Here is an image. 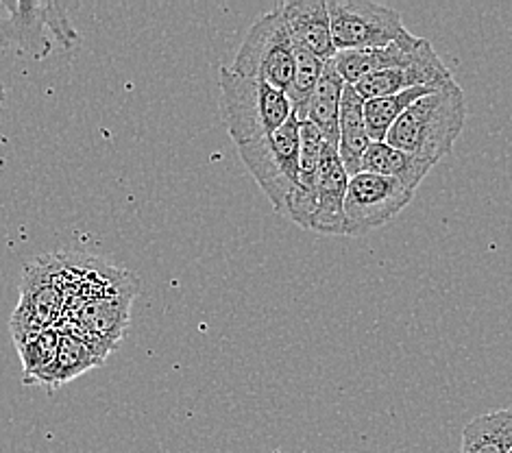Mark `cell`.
I'll return each instance as SVG.
<instances>
[{"label":"cell","instance_id":"obj_10","mask_svg":"<svg viewBox=\"0 0 512 453\" xmlns=\"http://www.w3.org/2000/svg\"><path fill=\"white\" fill-rule=\"evenodd\" d=\"M349 175L340 162L338 149L325 144L319 173H316V212L312 231L321 236H345V194Z\"/></svg>","mask_w":512,"mask_h":453},{"label":"cell","instance_id":"obj_3","mask_svg":"<svg viewBox=\"0 0 512 453\" xmlns=\"http://www.w3.org/2000/svg\"><path fill=\"white\" fill-rule=\"evenodd\" d=\"M218 85L225 127L238 146L268 136L292 116V105L284 92L242 77L227 66L221 68Z\"/></svg>","mask_w":512,"mask_h":453},{"label":"cell","instance_id":"obj_17","mask_svg":"<svg viewBox=\"0 0 512 453\" xmlns=\"http://www.w3.org/2000/svg\"><path fill=\"white\" fill-rule=\"evenodd\" d=\"M512 447V406L475 416L462 430L460 453H508Z\"/></svg>","mask_w":512,"mask_h":453},{"label":"cell","instance_id":"obj_1","mask_svg":"<svg viewBox=\"0 0 512 453\" xmlns=\"http://www.w3.org/2000/svg\"><path fill=\"white\" fill-rule=\"evenodd\" d=\"M467 120V101L456 81L412 103L390 127L384 142L428 159L434 166L454 151Z\"/></svg>","mask_w":512,"mask_h":453},{"label":"cell","instance_id":"obj_19","mask_svg":"<svg viewBox=\"0 0 512 453\" xmlns=\"http://www.w3.org/2000/svg\"><path fill=\"white\" fill-rule=\"evenodd\" d=\"M323 68H325L323 59H319L314 53H310L308 48H303L301 44L295 42V77H292L286 96L292 105V114L297 116L299 122L303 120V114H306V107L312 99L316 85L321 81Z\"/></svg>","mask_w":512,"mask_h":453},{"label":"cell","instance_id":"obj_22","mask_svg":"<svg viewBox=\"0 0 512 453\" xmlns=\"http://www.w3.org/2000/svg\"><path fill=\"white\" fill-rule=\"evenodd\" d=\"M3 168H5V162H3V159H0V173H3Z\"/></svg>","mask_w":512,"mask_h":453},{"label":"cell","instance_id":"obj_5","mask_svg":"<svg viewBox=\"0 0 512 453\" xmlns=\"http://www.w3.org/2000/svg\"><path fill=\"white\" fill-rule=\"evenodd\" d=\"M229 68L286 94L295 77V40L288 31L282 7L277 5L266 11L251 24Z\"/></svg>","mask_w":512,"mask_h":453},{"label":"cell","instance_id":"obj_8","mask_svg":"<svg viewBox=\"0 0 512 453\" xmlns=\"http://www.w3.org/2000/svg\"><path fill=\"white\" fill-rule=\"evenodd\" d=\"M414 192L399 181L364 173L349 177L345 194V236H362L406 210Z\"/></svg>","mask_w":512,"mask_h":453},{"label":"cell","instance_id":"obj_18","mask_svg":"<svg viewBox=\"0 0 512 453\" xmlns=\"http://www.w3.org/2000/svg\"><path fill=\"white\" fill-rule=\"evenodd\" d=\"M441 88L443 85H421V88H410L393 96H384V99L364 101V120H367L371 142H384L390 127L395 125L412 103H417L423 96Z\"/></svg>","mask_w":512,"mask_h":453},{"label":"cell","instance_id":"obj_6","mask_svg":"<svg viewBox=\"0 0 512 453\" xmlns=\"http://www.w3.org/2000/svg\"><path fill=\"white\" fill-rule=\"evenodd\" d=\"M68 308L62 257H46L33 262L22 281L20 305L11 318L14 340L20 342L44 329L57 327Z\"/></svg>","mask_w":512,"mask_h":453},{"label":"cell","instance_id":"obj_14","mask_svg":"<svg viewBox=\"0 0 512 453\" xmlns=\"http://www.w3.org/2000/svg\"><path fill=\"white\" fill-rule=\"evenodd\" d=\"M432 168L434 164L428 162V159L399 151L388 142H371L367 153L362 157L364 173L390 177L412 192H417Z\"/></svg>","mask_w":512,"mask_h":453},{"label":"cell","instance_id":"obj_23","mask_svg":"<svg viewBox=\"0 0 512 453\" xmlns=\"http://www.w3.org/2000/svg\"><path fill=\"white\" fill-rule=\"evenodd\" d=\"M508 453H512V447H510V451H508Z\"/></svg>","mask_w":512,"mask_h":453},{"label":"cell","instance_id":"obj_9","mask_svg":"<svg viewBox=\"0 0 512 453\" xmlns=\"http://www.w3.org/2000/svg\"><path fill=\"white\" fill-rule=\"evenodd\" d=\"M456 81L451 70L445 66V61L438 57L432 42L423 48L421 57L406 68H390L373 72V75L360 79L353 90L360 94L362 101L384 99L410 88H421V85H445Z\"/></svg>","mask_w":512,"mask_h":453},{"label":"cell","instance_id":"obj_12","mask_svg":"<svg viewBox=\"0 0 512 453\" xmlns=\"http://www.w3.org/2000/svg\"><path fill=\"white\" fill-rule=\"evenodd\" d=\"M279 7L292 40L323 61L336 55L325 0H286Z\"/></svg>","mask_w":512,"mask_h":453},{"label":"cell","instance_id":"obj_16","mask_svg":"<svg viewBox=\"0 0 512 453\" xmlns=\"http://www.w3.org/2000/svg\"><path fill=\"white\" fill-rule=\"evenodd\" d=\"M103 362H105L103 355L96 349H92L88 342H83L75 336L62 334L53 364L48 366V371L35 384L46 386L48 390H55L59 386L72 382V379H77L85 371L96 369V366Z\"/></svg>","mask_w":512,"mask_h":453},{"label":"cell","instance_id":"obj_7","mask_svg":"<svg viewBox=\"0 0 512 453\" xmlns=\"http://www.w3.org/2000/svg\"><path fill=\"white\" fill-rule=\"evenodd\" d=\"M327 11L336 53L382 48L408 33L399 11L369 0H329Z\"/></svg>","mask_w":512,"mask_h":453},{"label":"cell","instance_id":"obj_15","mask_svg":"<svg viewBox=\"0 0 512 453\" xmlns=\"http://www.w3.org/2000/svg\"><path fill=\"white\" fill-rule=\"evenodd\" d=\"M345 85L347 83L340 79V75L336 72L334 61L332 59L325 61L321 81L316 85L312 99L306 107V114H303V120L312 122V125L319 129L325 144L334 146V149H338V118H340V101H343Z\"/></svg>","mask_w":512,"mask_h":453},{"label":"cell","instance_id":"obj_4","mask_svg":"<svg viewBox=\"0 0 512 453\" xmlns=\"http://www.w3.org/2000/svg\"><path fill=\"white\" fill-rule=\"evenodd\" d=\"M242 162L273 203L275 212H288V205L299 186V120L292 114L282 127L268 136L238 146Z\"/></svg>","mask_w":512,"mask_h":453},{"label":"cell","instance_id":"obj_20","mask_svg":"<svg viewBox=\"0 0 512 453\" xmlns=\"http://www.w3.org/2000/svg\"><path fill=\"white\" fill-rule=\"evenodd\" d=\"M59 340H62V332L57 327H51L16 342L24 369V384H35L48 371V366L53 364L57 355Z\"/></svg>","mask_w":512,"mask_h":453},{"label":"cell","instance_id":"obj_21","mask_svg":"<svg viewBox=\"0 0 512 453\" xmlns=\"http://www.w3.org/2000/svg\"><path fill=\"white\" fill-rule=\"evenodd\" d=\"M3 101H5V90H3V85H0V109H3Z\"/></svg>","mask_w":512,"mask_h":453},{"label":"cell","instance_id":"obj_2","mask_svg":"<svg viewBox=\"0 0 512 453\" xmlns=\"http://www.w3.org/2000/svg\"><path fill=\"white\" fill-rule=\"evenodd\" d=\"M68 3L48 0H3L0 3V46L16 55L44 59L53 42L66 51L79 42Z\"/></svg>","mask_w":512,"mask_h":453},{"label":"cell","instance_id":"obj_11","mask_svg":"<svg viewBox=\"0 0 512 453\" xmlns=\"http://www.w3.org/2000/svg\"><path fill=\"white\" fill-rule=\"evenodd\" d=\"M430 40L417 38L410 31L404 38L382 46V48H362V51H340L332 57L336 72L347 85H356L360 79L373 75V72L406 68L414 64L423 53Z\"/></svg>","mask_w":512,"mask_h":453},{"label":"cell","instance_id":"obj_13","mask_svg":"<svg viewBox=\"0 0 512 453\" xmlns=\"http://www.w3.org/2000/svg\"><path fill=\"white\" fill-rule=\"evenodd\" d=\"M369 146L371 138L367 120H364V101L353 90V85H345L338 118V157L349 177L358 175L362 170V157Z\"/></svg>","mask_w":512,"mask_h":453}]
</instances>
